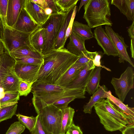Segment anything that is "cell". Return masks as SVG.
Instances as JSON below:
<instances>
[{
  "mask_svg": "<svg viewBox=\"0 0 134 134\" xmlns=\"http://www.w3.org/2000/svg\"><path fill=\"white\" fill-rule=\"evenodd\" d=\"M79 57L65 48L55 49L43 55V64L36 81L57 85Z\"/></svg>",
  "mask_w": 134,
  "mask_h": 134,
  "instance_id": "obj_1",
  "label": "cell"
},
{
  "mask_svg": "<svg viewBox=\"0 0 134 134\" xmlns=\"http://www.w3.org/2000/svg\"><path fill=\"white\" fill-rule=\"evenodd\" d=\"M100 122L109 131L121 132L131 125L128 117L108 99L104 98L94 106Z\"/></svg>",
  "mask_w": 134,
  "mask_h": 134,
  "instance_id": "obj_2",
  "label": "cell"
},
{
  "mask_svg": "<svg viewBox=\"0 0 134 134\" xmlns=\"http://www.w3.org/2000/svg\"><path fill=\"white\" fill-rule=\"evenodd\" d=\"M110 2L109 0H89L84 5L83 18L91 28L102 25L112 26Z\"/></svg>",
  "mask_w": 134,
  "mask_h": 134,
  "instance_id": "obj_3",
  "label": "cell"
},
{
  "mask_svg": "<svg viewBox=\"0 0 134 134\" xmlns=\"http://www.w3.org/2000/svg\"><path fill=\"white\" fill-rule=\"evenodd\" d=\"M66 12H53L41 26L44 30L45 37L42 52V55L55 50V41L65 19Z\"/></svg>",
  "mask_w": 134,
  "mask_h": 134,
  "instance_id": "obj_4",
  "label": "cell"
},
{
  "mask_svg": "<svg viewBox=\"0 0 134 134\" xmlns=\"http://www.w3.org/2000/svg\"><path fill=\"white\" fill-rule=\"evenodd\" d=\"M37 115L40 117L43 127L47 134L61 133L62 111L53 105L42 109Z\"/></svg>",
  "mask_w": 134,
  "mask_h": 134,
  "instance_id": "obj_5",
  "label": "cell"
},
{
  "mask_svg": "<svg viewBox=\"0 0 134 134\" xmlns=\"http://www.w3.org/2000/svg\"><path fill=\"white\" fill-rule=\"evenodd\" d=\"M31 33L22 32L6 25L4 27L3 35L4 51L10 53L13 50L27 46L33 48L30 41Z\"/></svg>",
  "mask_w": 134,
  "mask_h": 134,
  "instance_id": "obj_6",
  "label": "cell"
},
{
  "mask_svg": "<svg viewBox=\"0 0 134 134\" xmlns=\"http://www.w3.org/2000/svg\"><path fill=\"white\" fill-rule=\"evenodd\" d=\"M85 90L80 88H70L65 91L53 94L38 96H33L32 103L36 111L38 114L44 108L65 97H75L77 98H84Z\"/></svg>",
  "mask_w": 134,
  "mask_h": 134,
  "instance_id": "obj_7",
  "label": "cell"
},
{
  "mask_svg": "<svg viewBox=\"0 0 134 134\" xmlns=\"http://www.w3.org/2000/svg\"><path fill=\"white\" fill-rule=\"evenodd\" d=\"M134 73L133 68L128 67L119 78L113 77L111 83L118 98L123 102L130 90L134 87Z\"/></svg>",
  "mask_w": 134,
  "mask_h": 134,
  "instance_id": "obj_8",
  "label": "cell"
},
{
  "mask_svg": "<svg viewBox=\"0 0 134 134\" xmlns=\"http://www.w3.org/2000/svg\"><path fill=\"white\" fill-rule=\"evenodd\" d=\"M105 31L110 39L117 50L120 63L128 62L133 67L134 65L130 58L127 49L129 46L125 43L124 38L115 32L111 27L105 25Z\"/></svg>",
  "mask_w": 134,
  "mask_h": 134,
  "instance_id": "obj_9",
  "label": "cell"
},
{
  "mask_svg": "<svg viewBox=\"0 0 134 134\" xmlns=\"http://www.w3.org/2000/svg\"><path fill=\"white\" fill-rule=\"evenodd\" d=\"M42 65L15 63L14 68L19 80L33 83L37 80L39 71Z\"/></svg>",
  "mask_w": 134,
  "mask_h": 134,
  "instance_id": "obj_10",
  "label": "cell"
},
{
  "mask_svg": "<svg viewBox=\"0 0 134 134\" xmlns=\"http://www.w3.org/2000/svg\"><path fill=\"white\" fill-rule=\"evenodd\" d=\"M93 34L98 44L103 49L104 54L112 55L114 57H118L117 50L102 26L96 28L94 31Z\"/></svg>",
  "mask_w": 134,
  "mask_h": 134,
  "instance_id": "obj_11",
  "label": "cell"
},
{
  "mask_svg": "<svg viewBox=\"0 0 134 134\" xmlns=\"http://www.w3.org/2000/svg\"><path fill=\"white\" fill-rule=\"evenodd\" d=\"M96 68L93 61L90 62L82 68L66 87L85 90L92 73Z\"/></svg>",
  "mask_w": 134,
  "mask_h": 134,
  "instance_id": "obj_12",
  "label": "cell"
},
{
  "mask_svg": "<svg viewBox=\"0 0 134 134\" xmlns=\"http://www.w3.org/2000/svg\"><path fill=\"white\" fill-rule=\"evenodd\" d=\"M24 8L33 21L40 26L44 24L49 17L44 9L31 0H25Z\"/></svg>",
  "mask_w": 134,
  "mask_h": 134,
  "instance_id": "obj_13",
  "label": "cell"
},
{
  "mask_svg": "<svg viewBox=\"0 0 134 134\" xmlns=\"http://www.w3.org/2000/svg\"><path fill=\"white\" fill-rule=\"evenodd\" d=\"M38 26L32 19L23 7L16 22L12 27L22 32L30 33Z\"/></svg>",
  "mask_w": 134,
  "mask_h": 134,
  "instance_id": "obj_14",
  "label": "cell"
},
{
  "mask_svg": "<svg viewBox=\"0 0 134 134\" xmlns=\"http://www.w3.org/2000/svg\"><path fill=\"white\" fill-rule=\"evenodd\" d=\"M25 0H8L6 18L7 25L12 27L16 22Z\"/></svg>",
  "mask_w": 134,
  "mask_h": 134,
  "instance_id": "obj_15",
  "label": "cell"
},
{
  "mask_svg": "<svg viewBox=\"0 0 134 134\" xmlns=\"http://www.w3.org/2000/svg\"><path fill=\"white\" fill-rule=\"evenodd\" d=\"M69 41L66 48L71 53L80 57L87 51L85 46V40L73 32L69 36Z\"/></svg>",
  "mask_w": 134,
  "mask_h": 134,
  "instance_id": "obj_16",
  "label": "cell"
},
{
  "mask_svg": "<svg viewBox=\"0 0 134 134\" xmlns=\"http://www.w3.org/2000/svg\"><path fill=\"white\" fill-rule=\"evenodd\" d=\"M108 91L105 85H99L98 89L91 97L89 102L84 106L83 112L85 113L91 114L92 108L97 103L104 98H107Z\"/></svg>",
  "mask_w": 134,
  "mask_h": 134,
  "instance_id": "obj_17",
  "label": "cell"
},
{
  "mask_svg": "<svg viewBox=\"0 0 134 134\" xmlns=\"http://www.w3.org/2000/svg\"><path fill=\"white\" fill-rule=\"evenodd\" d=\"M111 3L116 7L128 20L134 21V0H112Z\"/></svg>",
  "mask_w": 134,
  "mask_h": 134,
  "instance_id": "obj_18",
  "label": "cell"
},
{
  "mask_svg": "<svg viewBox=\"0 0 134 134\" xmlns=\"http://www.w3.org/2000/svg\"><path fill=\"white\" fill-rule=\"evenodd\" d=\"M74 7L71 8L66 12L65 18L63 24L60 30L55 41L54 44L55 49H60L64 48L66 41L65 40V37L66 31Z\"/></svg>",
  "mask_w": 134,
  "mask_h": 134,
  "instance_id": "obj_19",
  "label": "cell"
},
{
  "mask_svg": "<svg viewBox=\"0 0 134 134\" xmlns=\"http://www.w3.org/2000/svg\"><path fill=\"white\" fill-rule=\"evenodd\" d=\"M44 37V30L41 25L38 26L32 31L30 35V41L31 46L35 51L41 54Z\"/></svg>",
  "mask_w": 134,
  "mask_h": 134,
  "instance_id": "obj_20",
  "label": "cell"
},
{
  "mask_svg": "<svg viewBox=\"0 0 134 134\" xmlns=\"http://www.w3.org/2000/svg\"><path fill=\"white\" fill-rule=\"evenodd\" d=\"M107 98L109 99L115 105L121 110L128 117L131 125L134 124V108L129 107L128 105H125L118 98L111 94V91H108Z\"/></svg>",
  "mask_w": 134,
  "mask_h": 134,
  "instance_id": "obj_21",
  "label": "cell"
},
{
  "mask_svg": "<svg viewBox=\"0 0 134 134\" xmlns=\"http://www.w3.org/2000/svg\"><path fill=\"white\" fill-rule=\"evenodd\" d=\"M85 66L78 64L76 62L63 75L57 85L66 87L73 80L80 70Z\"/></svg>",
  "mask_w": 134,
  "mask_h": 134,
  "instance_id": "obj_22",
  "label": "cell"
},
{
  "mask_svg": "<svg viewBox=\"0 0 134 134\" xmlns=\"http://www.w3.org/2000/svg\"><path fill=\"white\" fill-rule=\"evenodd\" d=\"M91 29L88 25L74 21L72 31L85 40L94 37Z\"/></svg>",
  "mask_w": 134,
  "mask_h": 134,
  "instance_id": "obj_23",
  "label": "cell"
},
{
  "mask_svg": "<svg viewBox=\"0 0 134 134\" xmlns=\"http://www.w3.org/2000/svg\"><path fill=\"white\" fill-rule=\"evenodd\" d=\"M101 67H97L94 69L85 88V91L93 94L98 89L101 78Z\"/></svg>",
  "mask_w": 134,
  "mask_h": 134,
  "instance_id": "obj_24",
  "label": "cell"
},
{
  "mask_svg": "<svg viewBox=\"0 0 134 134\" xmlns=\"http://www.w3.org/2000/svg\"><path fill=\"white\" fill-rule=\"evenodd\" d=\"M12 57L25 56L42 59L43 55L35 51L31 47L27 46L13 50L10 52Z\"/></svg>",
  "mask_w": 134,
  "mask_h": 134,
  "instance_id": "obj_25",
  "label": "cell"
},
{
  "mask_svg": "<svg viewBox=\"0 0 134 134\" xmlns=\"http://www.w3.org/2000/svg\"><path fill=\"white\" fill-rule=\"evenodd\" d=\"M61 133H65L69 126L73 122L75 111L70 107H68L62 110Z\"/></svg>",
  "mask_w": 134,
  "mask_h": 134,
  "instance_id": "obj_26",
  "label": "cell"
},
{
  "mask_svg": "<svg viewBox=\"0 0 134 134\" xmlns=\"http://www.w3.org/2000/svg\"><path fill=\"white\" fill-rule=\"evenodd\" d=\"M19 121L31 132L34 129L36 121V116H28L19 113L15 114Z\"/></svg>",
  "mask_w": 134,
  "mask_h": 134,
  "instance_id": "obj_27",
  "label": "cell"
},
{
  "mask_svg": "<svg viewBox=\"0 0 134 134\" xmlns=\"http://www.w3.org/2000/svg\"><path fill=\"white\" fill-rule=\"evenodd\" d=\"M17 104L2 108L0 110V122L11 118L15 114Z\"/></svg>",
  "mask_w": 134,
  "mask_h": 134,
  "instance_id": "obj_28",
  "label": "cell"
},
{
  "mask_svg": "<svg viewBox=\"0 0 134 134\" xmlns=\"http://www.w3.org/2000/svg\"><path fill=\"white\" fill-rule=\"evenodd\" d=\"M18 92H6L4 97L0 100V105L7 104H17L20 98Z\"/></svg>",
  "mask_w": 134,
  "mask_h": 134,
  "instance_id": "obj_29",
  "label": "cell"
},
{
  "mask_svg": "<svg viewBox=\"0 0 134 134\" xmlns=\"http://www.w3.org/2000/svg\"><path fill=\"white\" fill-rule=\"evenodd\" d=\"M12 57L15 61V64L37 65H42L43 64V59H41L25 56Z\"/></svg>",
  "mask_w": 134,
  "mask_h": 134,
  "instance_id": "obj_30",
  "label": "cell"
},
{
  "mask_svg": "<svg viewBox=\"0 0 134 134\" xmlns=\"http://www.w3.org/2000/svg\"><path fill=\"white\" fill-rule=\"evenodd\" d=\"M79 0H55V3L60 10L64 12L74 7Z\"/></svg>",
  "mask_w": 134,
  "mask_h": 134,
  "instance_id": "obj_31",
  "label": "cell"
},
{
  "mask_svg": "<svg viewBox=\"0 0 134 134\" xmlns=\"http://www.w3.org/2000/svg\"><path fill=\"white\" fill-rule=\"evenodd\" d=\"M97 52H91L87 50L82 55L79 57L76 63L81 65H86L90 62L93 61Z\"/></svg>",
  "mask_w": 134,
  "mask_h": 134,
  "instance_id": "obj_32",
  "label": "cell"
},
{
  "mask_svg": "<svg viewBox=\"0 0 134 134\" xmlns=\"http://www.w3.org/2000/svg\"><path fill=\"white\" fill-rule=\"evenodd\" d=\"M33 84L20 80L18 87V92L20 96H27L31 91Z\"/></svg>",
  "mask_w": 134,
  "mask_h": 134,
  "instance_id": "obj_33",
  "label": "cell"
},
{
  "mask_svg": "<svg viewBox=\"0 0 134 134\" xmlns=\"http://www.w3.org/2000/svg\"><path fill=\"white\" fill-rule=\"evenodd\" d=\"M25 129L19 121L14 122L9 127L5 134H21Z\"/></svg>",
  "mask_w": 134,
  "mask_h": 134,
  "instance_id": "obj_34",
  "label": "cell"
},
{
  "mask_svg": "<svg viewBox=\"0 0 134 134\" xmlns=\"http://www.w3.org/2000/svg\"><path fill=\"white\" fill-rule=\"evenodd\" d=\"M76 98V97H65L59 100L51 105L62 110L67 107L69 104Z\"/></svg>",
  "mask_w": 134,
  "mask_h": 134,
  "instance_id": "obj_35",
  "label": "cell"
},
{
  "mask_svg": "<svg viewBox=\"0 0 134 134\" xmlns=\"http://www.w3.org/2000/svg\"><path fill=\"white\" fill-rule=\"evenodd\" d=\"M8 0H0V16L4 27L7 25L6 18Z\"/></svg>",
  "mask_w": 134,
  "mask_h": 134,
  "instance_id": "obj_36",
  "label": "cell"
},
{
  "mask_svg": "<svg viewBox=\"0 0 134 134\" xmlns=\"http://www.w3.org/2000/svg\"><path fill=\"white\" fill-rule=\"evenodd\" d=\"M30 132V134H47L43 127L38 115L36 116V121L35 126Z\"/></svg>",
  "mask_w": 134,
  "mask_h": 134,
  "instance_id": "obj_37",
  "label": "cell"
},
{
  "mask_svg": "<svg viewBox=\"0 0 134 134\" xmlns=\"http://www.w3.org/2000/svg\"><path fill=\"white\" fill-rule=\"evenodd\" d=\"M129 35L131 38L130 50L132 57L134 58V21L127 29Z\"/></svg>",
  "mask_w": 134,
  "mask_h": 134,
  "instance_id": "obj_38",
  "label": "cell"
},
{
  "mask_svg": "<svg viewBox=\"0 0 134 134\" xmlns=\"http://www.w3.org/2000/svg\"><path fill=\"white\" fill-rule=\"evenodd\" d=\"M104 55V53L102 51H99L97 52L93 60L94 65L96 67H101L104 68L107 70L111 71L109 69L105 67V66L101 65L100 59Z\"/></svg>",
  "mask_w": 134,
  "mask_h": 134,
  "instance_id": "obj_39",
  "label": "cell"
},
{
  "mask_svg": "<svg viewBox=\"0 0 134 134\" xmlns=\"http://www.w3.org/2000/svg\"><path fill=\"white\" fill-rule=\"evenodd\" d=\"M65 133V134H83L80 127L79 126L75 125L73 122L68 127Z\"/></svg>",
  "mask_w": 134,
  "mask_h": 134,
  "instance_id": "obj_40",
  "label": "cell"
},
{
  "mask_svg": "<svg viewBox=\"0 0 134 134\" xmlns=\"http://www.w3.org/2000/svg\"><path fill=\"white\" fill-rule=\"evenodd\" d=\"M77 7L76 6L74 8L71 20L69 24L66 31L65 38L66 41L68 37H69L71 32L73 23L77 12Z\"/></svg>",
  "mask_w": 134,
  "mask_h": 134,
  "instance_id": "obj_41",
  "label": "cell"
},
{
  "mask_svg": "<svg viewBox=\"0 0 134 134\" xmlns=\"http://www.w3.org/2000/svg\"><path fill=\"white\" fill-rule=\"evenodd\" d=\"M47 7L51 8L53 12H59L61 10L56 5L55 0H45Z\"/></svg>",
  "mask_w": 134,
  "mask_h": 134,
  "instance_id": "obj_42",
  "label": "cell"
},
{
  "mask_svg": "<svg viewBox=\"0 0 134 134\" xmlns=\"http://www.w3.org/2000/svg\"><path fill=\"white\" fill-rule=\"evenodd\" d=\"M122 134H134V125L127 126L122 131Z\"/></svg>",
  "mask_w": 134,
  "mask_h": 134,
  "instance_id": "obj_43",
  "label": "cell"
},
{
  "mask_svg": "<svg viewBox=\"0 0 134 134\" xmlns=\"http://www.w3.org/2000/svg\"><path fill=\"white\" fill-rule=\"evenodd\" d=\"M31 0L32 2L37 4L43 9L47 7L45 0Z\"/></svg>",
  "mask_w": 134,
  "mask_h": 134,
  "instance_id": "obj_44",
  "label": "cell"
},
{
  "mask_svg": "<svg viewBox=\"0 0 134 134\" xmlns=\"http://www.w3.org/2000/svg\"><path fill=\"white\" fill-rule=\"evenodd\" d=\"M4 29V26L0 16V40L2 41V42Z\"/></svg>",
  "mask_w": 134,
  "mask_h": 134,
  "instance_id": "obj_45",
  "label": "cell"
},
{
  "mask_svg": "<svg viewBox=\"0 0 134 134\" xmlns=\"http://www.w3.org/2000/svg\"><path fill=\"white\" fill-rule=\"evenodd\" d=\"M89 0H81V3L80 4V5H79V7L78 8V12H79L81 8L82 7V6L83 5H85V4H86L88 2Z\"/></svg>",
  "mask_w": 134,
  "mask_h": 134,
  "instance_id": "obj_46",
  "label": "cell"
},
{
  "mask_svg": "<svg viewBox=\"0 0 134 134\" xmlns=\"http://www.w3.org/2000/svg\"><path fill=\"white\" fill-rule=\"evenodd\" d=\"M46 14L47 15H50L53 13L52 10L48 7H47L44 9Z\"/></svg>",
  "mask_w": 134,
  "mask_h": 134,
  "instance_id": "obj_47",
  "label": "cell"
},
{
  "mask_svg": "<svg viewBox=\"0 0 134 134\" xmlns=\"http://www.w3.org/2000/svg\"><path fill=\"white\" fill-rule=\"evenodd\" d=\"M5 50V47L3 42L0 40V55L2 54Z\"/></svg>",
  "mask_w": 134,
  "mask_h": 134,
  "instance_id": "obj_48",
  "label": "cell"
},
{
  "mask_svg": "<svg viewBox=\"0 0 134 134\" xmlns=\"http://www.w3.org/2000/svg\"><path fill=\"white\" fill-rule=\"evenodd\" d=\"M5 92L3 89L0 86V100L4 96Z\"/></svg>",
  "mask_w": 134,
  "mask_h": 134,
  "instance_id": "obj_49",
  "label": "cell"
},
{
  "mask_svg": "<svg viewBox=\"0 0 134 134\" xmlns=\"http://www.w3.org/2000/svg\"><path fill=\"white\" fill-rule=\"evenodd\" d=\"M3 63L2 53L0 55V70Z\"/></svg>",
  "mask_w": 134,
  "mask_h": 134,
  "instance_id": "obj_50",
  "label": "cell"
},
{
  "mask_svg": "<svg viewBox=\"0 0 134 134\" xmlns=\"http://www.w3.org/2000/svg\"><path fill=\"white\" fill-rule=\"evenodd\" d=\"M1 108H2V107H1V105H0V110H1Z\"/></svg>",
  "mask_w": 134,
  "mask_h": 134,
  "instance_id": "obj_51",
  "label": "cell"
},
{
  "mask_svg": "<svg viewBox=\"0 0 134 134\" xmlns=\"http://www.w3.org/2000/svg\"><path fill=\"white\" fill-rule=\"evenodd\" d=\"M60 134H65V133H61Z\"/></svg>",
  "mask_w": 134,
  "mask_h": 134,
  "instance_id": "obj_52",
  "label": "cell"
}]
</instances>
